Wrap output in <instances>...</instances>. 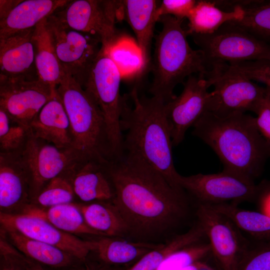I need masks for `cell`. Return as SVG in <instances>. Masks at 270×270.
Wrapping results in <instances>:
<instances>
[{
  "instance_id": "cell-4",
  "label": "cell",
  "mask_w": 270,
  "mask_h": 270,
  "mask_svg": "<svg viewBox=\"0 0 270 270\" xmlns=\"http://www.w3.org/2000/svg\"><path fill=\"white\" fill-rule=\"evenodd\" d=\"M183 20L171 16H161V30L155 36L150 67L153 78L150 92L165 103L176 96V86L195 74H208L210 66L202 50L192 48L187 40Z\"/></svg>"
},
{
  "instance_id": "cell-21",
  "label": "cell",
  "mask_w": 270,
  "mask_h": 270,
  "mask_svg": "<svg viewBox=\"0 0 270 270\" xmlns=\"http://www.w3.org/2000/svg\"><path fill=\"white\" fill-rule=\"evenodd\" d=\"M158 4V1L154 0H120L122 18L126 19L135 34L145 69L150 63L154 29L159 20L157 14Z\"/></svg>"
},
{
  "instance_id": "cell-39",
  "label": "cell",
  "mask_w": 270,
  "mask_h": 270,
  "mask_svg": "<svg viewBox=\"0 0 270 270\" xmlns=\"http://www.w3.org/2000/svg\"><path fill=\"white\" fill-rule=\"evenodd\" d=\"M196 2L195 0H163L158 4V16L159 19L164 16H171L184 20Z\"/></svg>"
},
{
  "instance_id": "cell-29",
  "label": "cell",
  "mask_w": 270,
  "mask_h": 270,
  "mask_svg": "<svg viewBox=\"0 0 270 270\" xmlns=\"http://www.w3.org/2000/svg\"><path fill=\"white\" fill-rule=\"evenodd\" d=\"M207 205L228 218L254 240L270 238V216L262 212L243 209L232 203Z\"/></svg>"
},
{
  "instance_id": "cell-33",
  "label": "cell",
  "mask_w": 270,
  "mask_h": 270,
  "mask_svg": "<svg viewBox=\"0 0 270 270\" xmlns=\"http://www.w3.org/2000/svg\"><path fill=\"white\" fill-rule=\"evenodd\" d=\"M30 132L29 126L16 120L0 108V152H20Z\"/></svg>"
},
{
  "instance_id": "cell-24",
  "label": "cell",
  "mask_w": 270,
  "mask_h": 270,
  "mask_svg": "<svg viewBox=\"0 0 270 270\" xmlns=\"http://www.w3.org/2000/svg\"><path fill=\"white\" fill-rule=\"evenodd\" d=\"M243 14V10L239 6L233 10L226 11L218 7L214 0H196L186 18L187 34L191 36L214 33L228 22L240 20Z\"/></svg>"
},
{
  "instance_id": "cell-28",
  "label": "cell",
  "mask_w": 270,
  "mask_h": 270,
  "mask_svg": "<svg viewBox=\"0 0 270 270\" xmlns=\"http://www.w3.org/2000/svg\"><path fill=\"white\" fill-rule=\"evenodd\" d=\"M96 252L100 260L109 265L128 263L140 259L148 252L162 246L164 244L130 242L107 236L96 240Z\"/></svg>"
},
{
  "instance_id": "cell-35",
  "label": "cell",
  "mask_w": 270,
  "mask_h": 270,
  "mask_svg": "<svg viewBox=\"0 0 270 270\" xmlns=\"http://www.w3.org/2000/svg\"><path fill=\"white\" fill-rule=\"evenodd\" d=\"M212 256L208 239L178 250L166 258L156 270H182Z\"/></svg>"
},
{
  "instance_id": "cell-37",
  "label": "cell",
  "mask_w": 270,
  "mask_h": 270,
  "mask_svg": "<svg viewBox=\"0 0 270 270\" xmlns=\"http://www.w3.org/2000/svg\"><path fill=\"white\" fill-rule=\"evenodd\" d=\"M228 64L232 70L270 88V60L244 62Z\"/></svg>"
},
{
  "instance_id": "cell-32",
  "label": "cell",
  "mask_w": 270,
  "mask_h": 270,
  "mask_svg": "<svg viewBox=\"0 0 270 270\" xmlns=\"http://www.w3.org/2000/svg\"><path fill=\"white\" fill-rule=\"evenodd\" d=\"M102 48L118 68L122 76H132L146 70L140 49L130 40L120 37L108 47Z\"/></svg>"
},
{
  "instance_id": "cell-43",
  "label": "cell",
  "mask_w": 270,
  "mask_h": 270,
  "mask_svg": "<svg viewBox=\"0 0 270 270\" xmlns=\"http://www.w3.org/2000/svg\"><path fill=\"white\" fill-rule=\"evenodd\" d=\"M0 18L11 10L20 0H0Z\"/></svg>"
},
{
  "instance_id": "cell-8",
  "label": "cell",
  "mask_w": 270,
  "mask_h": 270,
  "mask_svg": "<svg viewBox=\"0 0 270 270\" xmlns=\"http://www.w3.org/2000/svg\"><path fill=\"white\" fill-rule=\"evenodd\" d=\"M178 183L197 203L206 204L258 202L270 187V180L250 183L224 170L212 174H180Z\"/></svg>"
},
{
  "instance_id": "cell-7",
  "label": "cell",
  "mask_w": 270,
  "mask_h": 270,
  "mask_svg": "<svg viewBox=\"0 0 270 270\" xmlns=\"http://www.w3.org/2000/svg\"><path fill=\"white\" fill-rule=\"evenodd\" d=\"M206 76L210 86L208 110L218 116L234 113H256L267 94L266 87L232 70L225 62L211 64Z\"/></svg>"
},
{
  "instance_id": "cell-46",
  "label": "cell",
  "mask_w": 270,
  "mask_h": 270,
  "mask_svg": "<svg viewBox=\"0 0 270 270\" xmlns=\"http://www.w3.org/2000/svg\"><path fill=\"white\" fill-rule=\"evenodd\" d=\"M266 87L267 88L268 93V98H269V99H270V88L268 87V86H266Z\"/></svg>"
},
{
  "instance_id": "cell-9",
  "label": "cell",
  "mask_w": 270,
  "mask_h": 270,
  "mask_svg": "<svg viewBox=\"0 0 270 270\" xmlns=\"http://www.w3.org/2000/svg\"><path fill=\"white\" fill-rule=\"evenodd\" d=\"M190 36L204 52L209 66L218 62L270 60V44L233 22L210 34Z\"/></svg>"
},
{
  "instance_id": "cell-36",
  "label": "cell",
  "mask_w": 270,
  "mask_h": 270,
  "mask_svg": "<svg viewBox=\"0 0 270 270\" xmlns=\"http://www.w3.org/2000/svg\"><path fill=\"white\" fill-rule=\"evenodd\" d=\"M238 270H270V238L251 242Z\"/></svg>"
},
{
  "instance_id": "cell-14",
  "label": "cell",
  "mask_w": 270,
  "mask_h": 270,
  "mask_svg": "<svg viewBox=\"0 0 270 270\" xmlns=\"http://www.w3.org/2000/svg\"><path fill=\"white\" fill-rule=\"evenodd\" d=\"M183 84L180 94L164 104L173 146L182 142L187 130L208 110L210 86L205 75L190 76Z\"/></svg>"
},
{
  "instance_id": "cell-40",
  "label": "cell",
  "mask_w": 270,
  "mask_h": 270,
  "mask_svg": "<svg viewBox=\"0 0 270 270\" xmlns=\"http://www.w3.org/2000/svg\"><path fill=\"white\" fill-rule=\"evenodd\" d=\"M256 114L257 115L256 118V126L266 142L270 158V100L268 90L266 98Z\"/></svg>"
},
{
  "instance_id": "cell-20",
  "label": "cell",
  "mask_w": 270,
  "mask_h": 270,
  "mask_svg": "<svg viewBox=\"0 0 270 270\" xmlns=\"http://www.w3.org/2000/svg\"><path fill=\"white\" fill-rule=\"evenodd\" d=\"M30 194V180L20 152H0V212L22 204Z\"/></svg>"
},
{
  "instance_id": "cell-3",
  "label": "cell",
  "mask_w": 270,
  "mask_h": 270,
  "mask_svg": "<svg viewBox=\"0 0 270 270\" xmlns=\"http://www.w3.org/2000/svg\"><path fill=\"white\" fill-rule=\"evenodd\" d=\"M160 98L140 96L134 87L123 96L120 127L124 152L137 156L158 171L175 189L184 192L178 183L172 140Z\"/></svg>"
},
{
  "instance_id": "cell-23",
  "label": "cell",
  "mask_w": 270,
  "mask_h": 270,
  "mask_svg": "<svg viewBox=\"0 0 270 270\" xmlns=\"http://www.w3.org/2000/svg\"><path fill=\"white\" fill-rule=\"evenodd\" d=\"M35 62L39 80L56 88L64 75L58 59L47 18L35 27Z\"/></svg>"
},
{
  "instance_id": "cell-44",
  "label": "cell",
  "mask_w": 270,
  "mask_h": 270,
  "mask_svg": "<svg viewBox=\"0 0 270 270\" xmlns=\"http://www.w3.org/2000/svg\"><path fill=\"white\" fill-rule=\"evenodd\" d=\"M263 207V212L270 216V188L262 196L258 202Z\"/></svg>"
},
{
  "instance_id": "cell-6",
  "label": "cell",
  "mask_w": 270,
  "mask_h": 270,
  "mask_svg": "<svg viewBox=\"0 0 270 270\" xmlns=\"http://www.w3.org/2000/svg\"><path fill=\"white\" fill-rule=\"evenodd\" d=\"M122 75L102 48L88 73L82 88L100 108L106 122L115 158L124 153L120 127L123 96L120 94Z\"/></svg>"
},
{
  "instance_id": "cell-38",
  "label": "cell",
  "mask_w": 270,
  "mask_h": 270,
  "mask_svg": "<svg viewBox=\"0 0 270 270\" xmlns=\"http://www.w3.org/2000/svg\"><path fill=\"white\" fill-rule=\"evenodd\" d=\"M0 270H27L28 259L8 243L1 235Z\"/></svg>"
},
{
  "instance_id": "cell-17",
  "label": "cell",
  "mask_w": 270,
  "mask_h": 270,
  "mask_svg": "<svg viewBox=\"0 0 270 270\" xmlns=\"http://www.w3.org/2000/svg\"><path fill=\"white\" fill-rule=\"evenodd\" d=\"M111 160H101L78 156L64 172L75 195L81 200H112L114 188L110 176Z\"/></svg>"
},
{
  "instance_id": "cell-18",
  "label": "cell",
  "mask_w": 270,
  "mask_h": 270,
  "mask_svg": "<svg viewBox=\"0 0 270 270\" xmlns=\"http://www.w3.org/2000/svg\"><path fill=\"white\" fill-rule=\"evenodd\" d=\"M34 28L0 38V76L39 80L35 62Z\"/></svg>"
},
{
  "instance_id": "cell-22",
  "label": "cell",
  "mask_w": 270,
  "mask_h": 270,
  "mask_svg": "<svg viewBox=\"0 0 270 270\" xmlns=\"http://www.w3.org/2000/svg\"><path fill=\"white\" fill-rule=\"evenodd\" d=\"M69 2L20 0L4 16L0 18V38L35 28L40 22L64 6Z\"/></svg>"
},
{
  "instance_id": "cell-30",
  "label": "cell",
  "mask_w": 270,
  "mask_h": 270,
  "mask_svg": "<svg viewBox=\"0 0 270 270\" xmlns=\"http://www.w3.org/2000/svg\"><path fill=\"white\" fill-rule=\"evenodd\" d=\"M204 238L202 228L198 224H195L186 232L175 236L161 248L146 254L127 270H156L170 254L200 242Z\"/></svg>"
},
{
  "instance_id": "cell-10",
  "label": "cell",
  "mask_w": 270,
  "mask_h": 270,
  "mask_svg": "<svg viewBox=\"0 0 270 270\" xmlns=\"http://www.w3.org/2000/svg\"><path fill=\"white\" fill-rule=\"evenodd\" d=\"M197 204L196 220L204 229L216 264L220 270H238L251 241L228 218L208 205Z\"/></svg>"
},
{
  "instance_id": "cell-11",
  "label": "cell",
  "mask_w": 270,
  "mask_h": 270,
  "mask_svg": "<svg viewBox=\"0 0 270 270\" xmlns=\"http://www.w3.org/2000/svg\"><path fill=\"white\" fill-rule=\"evenodd\" d=\"M47 23L64 72L82 87L101 50L100 40L70 28L54 14L47 18Z\"/></svg>"
},
{
  "instance_id": "cell-26",
  "label": "cell",
  "mask_w": 270,
  "mask_h": 270,
  "mask_svg": "<svg viewBox=\"0 0 270 270\" xmlns=\"http://www.w3.org/2000/svg\"><path fill=\"white\" fill-rule=\"evenodd\" d=\"M23 213L42 218L68 234L102 236L86 224L77 204L70 202L43 208L28 205Z\"/></svg>"
},
{
  "instance_id": "cell-42",
  "label": "cell",
  "mask_w": 270,
  "mask_h": 270,
  "mask_svg": "<svg viewBox=\"0 0 270 270\" xmlns=\"http://www.w3.org/2000/svg\"><path fill=\"white\" fill-rule=\"evenodd\" d=\"M212 256L197 261L182 270H220L218 268H214L207 261Z\"/></svg>"
},
{
  "instance_id": "cell-16",
  "label": "cell",
  "mask_w": 270,
  "mask_h": 270,
  "mask_svg": "<svg viewBox=\"0 0 270 270\" xmlns=\"http://www.w3.org/2000/svg\"><path fill=\"white\" fill-rule=\"evenodd\" d=\"M56 92V88L39 80H29L0 76V108L28 126Z\"/></svg>"
},
{
  "instance_id": "cell-5",
  "label": "cell",
  "mask_w": 270,
  "mask_h": 270,
  "mask_svg": "<svg viewBox=\"0 0 270 270\" xmlns=\"http://www.w3.org/2000/svg\"><path fill=\"white\" fill-rule=\"evenodd\" d=\"M56 91L70 120L74 148L82 156L101 160L114 159L106 122L92 96L65 73Z\"/></svg>"
},
{
  "instance_id": "cell-19",
  "label": "cell",
  "mask_w": 270,
  "mask_h": 270,
  "mask_svg": "<svg viewBox=\"0 0 270 270\" xmlns=\"http://www.w3.org/2000/svg\"><path fill=\"white\" fill-rule=\"evenodd\" d=\"M29 127L32 134L37 138L59 148H73L70 120L56 91L33 119Z\"/></svg>"
},
{
  "instance_id": "cell-1",
  "label": "cell",
  "mask_w": 270,
  "mask_h": 270,
  "mask_svg": "<svg viewBox=\"0 0 270 270\" xmlns=\"http://www.w3.org/2000/svg\"><path fill=\"white\" fill-rule=\"evenodd\" d=\"M110 171L114 188L112 204L130 234H159L176 228L187 216L186 193L174 188L140 157L124 152L110 161Z\"/></svg>"
},
{
  "instance_id": "cell-15",
  "label": "cell",
  "mask_w": 270,
  "mask_h": 270,
  "mask_svg": "<svg viewBox=\"0 0 270 270\" xmlns=\"http://www.w3.org/2000/svg\"><path fill=\"white\" fill-rule=\"evenodd\" d=\"M0 222L4 229L16 231L30 238L56 246L80 262L86 261L90 252H94L96 248V240H82L36 216L0 212Z\"/></svg>"
},
{
  "instance_id": "cell-2",
  "label": "cell",
  "mask_w": 270,
  "mask_h": 270,
  "mask_svg": "<svg viewBox=\"0 0 270 270\" xmlns=\"http://www.w3.org/2000/svg\"><path fill=\"white\" fill-rule=\"evenodd\" d=\"M192 133L215 152L223 170L250 183L262 174L270 158L256 118L246 113L218 116L208 111L194 124Z\"/></svg>"
},
{
  "instance_id": "cell-41",
  "label": "cell",
  "mask_w": 270,
  "mask_h": 270,
  "mask_svg": "<svg viewBox=\"0 0 270 270\" xmlns=\"http://www.w3.org/2000/svg\"><path fill=\"white\" fill-rule=\"evenodd\" d=\"M86 261L84 262L82 264L72 266L70 270H113L110 265L102 262H86Z\"/></svg>"
},
{
  "instance_id": "cell-12",
  "label": "cell",
  "mask_w": 270,
  "mask_h": 270,
  "mask_svg": "<svg viewBox=\"0 0 270 270\" xmlns=\"http://www.w3.org/2000/svg\"><path fill=\"white\" fill-rule=\"evenodd\" d=\"M120 0L70 1L54 13L70 28L96 36L106 48L118 39L115 26L122 19Z\"/></svg>"
},
{
  "instance_id": "cell-34",
  "label": "cell",
  "mask_w": 270,
  "mask_h": 270,
  "mask_svg": "<svg viewBox=\"0 0 270 270\" xmlns=\"http://www.w3.org/2000/svg\"><path fill=\"white\" fill-rule=\"evenodd\" d=\"M75 194L72 186L64 172L51 180L34 198L44 208L72 202Z\"/></svg>"
},
{
  "instance_id": "cell-27",
  "label": "cell",
  "mask_w": 270,
  "mask_h": 270,
  "mask_svg": "<svg viewBox=\"0 0 270 270\" xmlns=\"http://www.w3.org/2000/svg\"><path fill=\"white\" fill-rule=\"evenodd\" d=\"M77 205L86 224L102 236H120L129 233L127 224L112 202Z\"/></svg>"
},
{
  "instance_id": "cell-45",
  "label": "cell",
  "mask_w": 270,
  "mask_h": 270,
  "mask_svg": "<svg viewBox=\"0 0 270 270\" xmlns=\"http://www.w3.org/2000/svg\"><path fill=\"white\" fill-rule=\"evenodd\" d=\"M27 270H45L42 267V266H41L40 264L28 258Z\"/></svg>"
},
{
  "instance_id": "cell-25",
  "label": "cell",
  "mask_w": 270,
  "mask_h": 270,
  "mask_svg": "<svg viewBox=\"0 0 270 270\" xmlns=\"http://www.w3.org/2000/svg\"><path fill=\"white\" fill-rule=\"evenodd\" d=\"M2 230L16 249L27 258L40 264L62 268L72 267L76 261H79L56 246L30 238L15 230L2 228Z\"/></svg>"
},
{
  "instance_id": "cell-31",
  "label": "cell",
  "mask_w": 270,
  "mask_h": 270,
  "mask_svg": "<svg viewBox=\"0 0 270 270\" xmlns=\"http://www.w3.org/2000/svg\"><path fill=\"white\" fill-rule=\"evenodd\" d=\"M242 18L232 22L270 44V0H244Z\"/></svg>"
},
{
  "instance_id": "cell-13",
  "label": "cell",
  "mask_w": 270,
  "mask_h": 270,
  "mask_svg": "<svg viewBox=\"0 0 270 270\" xmlns=\"http://www.w3.org/2000/svg\"><path fill=\"white\" fill-rule=\"evenodd\" d=\"M20 154L28 174L30 197L32 198L48 182L67 170L80 156L73 148H59L34 136L30 132Z\"/></svg>"
}]
</instances>
